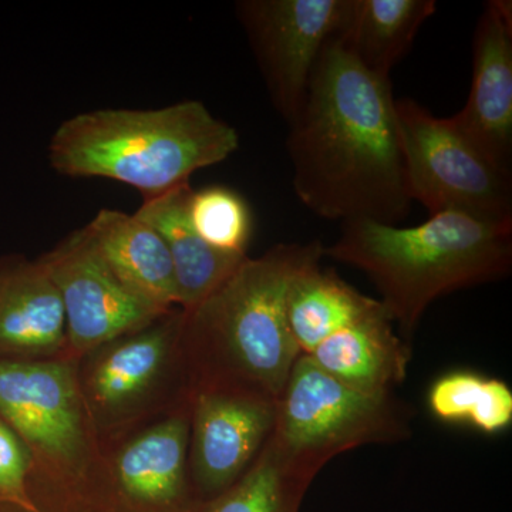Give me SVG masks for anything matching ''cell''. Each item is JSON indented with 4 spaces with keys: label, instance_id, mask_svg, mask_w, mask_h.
<instances>
[{
    "label": "cell",
    "instance_id": "cell-14",
    "mask_svg": "<svg viewBox=\"0 0 512 512\" xmlns=\"http://www.w3.org/2000/svg\"><path fill=\"white\" fill-rule=\"evenodd\" d=\"M69 356L60 293L37 261L0 266V357Z\"/></svg>",
    "mask_w": 512,
    "mask_h": 512
},
{
    "label": "cell",
    "instance_id": "cell-22",
    "mask_svg": "<svg viewBox=\"0 0 512 512\" xmlns=\"http://www.w3.org/2000/svg\"><path fill=\"white\" fill-rule=\"evenodd\" d=\"M187 212L191 227L211 248L229 255H247L252 215L238 192L222 185L191 190Z\"/></svg>",
    "mask_w": 512,
    "mask_h": 512
},
{
    "label": "cell",
    "instance_id": "cell-9",
    "mask_svg": "<svg viewBox=\"0 0 512 512\" xmlns=\"http://www.w3.org/2000/svg\"><path fill=\"white\" fill-rule=\"evenodd\" d=\"M39 262L62 298L67 350L74 359L82 360L168 313L148 305L121 284L84 228L64 238Z\"/></svg>",
    "mask_w": 512,
    "mask_h": 512
},
{
    "label": "cell",
    "instance_id": "cell-4",
    "mask_svg": "<svg viewBox=\"0 0 512 512\" xmlns=\"http://www.w3.org/2000/svg\"><path fill=\"white\" fill-rule=\"evenodd\" d=\"M239 148L234 127L198 100L160 109H100L64 120L49 143V163L64 177L106 178L158 197Z\"/></svg>",
    "mask_w": 512,
    "mask_h": 512
},
{
    "label": "cell",
    "instance_id": "cell-13",
    "mask_svg": "<svg viewBox=\"0 0 512 512\" xmlns=\"http://www.w3.org/2000/svg\"><path fill=\"white\" fill-rule=\"evenodd\" d=\"M457 127L501 170L512 174V6L485 5L473 39V79Z\"/></svg>",
    "mask_w": 512,
    "mask_h": 512
},
{
    "label": "cell",
    "instance_id": "cell-15",
    "mask_svg": "<svg viewBox=\"0 0 512 512\" xmlns=\"http://www.w3.org/2000/svg\"><path fill=\"white\" fill-rule=\"evenodd\" d=\"M382 302L372 312L333 333L309 353L312 362L346 386L390 394L406 380L412 346L394 332Z\"/></svg>",
    "mask_w": 512,
    "mask_h": 512
},
{
    "label": "cell",
    "instance_id": "cell-18",
    "mask_svg": "<svg viewBox=\"0 0 512 512\" xmlns=\"http://www.w3.org/2000/svg\"><path fill=\"white\" fill-rule=\"evenodd\" d=\"M436 10L434 0H350L338 40L370 72L390 77Z\"/></svg>",
    "mask_w": 512,
    "mask_h": 512
},
{
    "label": "cell",
    "instance_id": "cell-6",
    "mask_svg": "<svg viewBox=\"0 0 512 512\" xmlns=\"http://www.w3.org/2000/svg\"><path fill=\"white\" fill-rule=\"evenodd\" d=\"M412 417L393 393L360 392L301 355L279 397L271 437L286 460L316 477L346 451L409 439Z\"/></svg>",
    "mask_w": 512,
    "mask_h": 512
},
{
    "label": "cell",
    "instance_id": "cell-10",
    "mask_svg": "<svg viewBox=\"0 0 512 512\" xmlns=\"http://www.w3.org/2000/svg\"><path fill=\"white\" fill-rule=\"evenodd\" d=\"M188 470L198 504L244 476L275 429L278 400L231 386L192 387Z\"/></svg>",
    "mask_w": 512,
    "mask_h": 512
},
{
    "label": "cell",
    "instance_id": "cell-12",
    "mask_svg": "<svg viewBox=\"0 0 512 512\" xmlns=\"http://www.w3.org/2000/svg\"><path fill=\"white\" fill-rule=\"evenodd\" d=\"M183 328L184 311L175 308L86 356L80 386L97 436L133 419L156 393L174 360L184 356Z\"/></svg>",
    "mask_w": 512,
    "mask_h": 512
},
{
    "label": "cell",
    "instance_id": "cell-5",
    "mask_svg": "<svg viewBox=\"0 0 512 512\" xmlns=\"http://www.w3.org/2000/svg\"><path fill=\"white\" fill-rule=\"evenodd\" d=\"M80 360L0 357V420L28 447L33 470L92 503L104 458L82 386Z\"/></svg>",
    "mask_w": 512,
    "mask_h": 512
},
{
    "label": "cell",
    "instance_id": "cell-23",
    "mask_svg": "<svg viewBox=\"0 0 512 512\" xmlns=\"http://www.w3.org/2000/svg\"><path fill=\"white\" fill-rule=\"evenodd\" d=\"M33 458L18 434L0 420V498L25 508H35L29 480Z\"/></svg>",
    "mask_w": 512,
    "mask_h": 512
},
{
    "label": "cell",
    "instance_id": "cell-16",
    "mask_svg": "<svg viewBox=\"0 0 512 512\" xmlns=\"http://www.w3.org/2000/svg\"><path fill=\"white\" fill-rule=\"evenodd\" d=\"M117 279L160 312L178 306L173 262L156 229L136 214L104 208L84 227Z\"/></svg>",
    "mask_w": 512,
    "mask_h": 512
},
{
    "label": "cell",
    "instance_id": "cell-19",
    "mask_svg": "<svg viewBox=\"0 0 512 512\" xmlns=\"http://www.w3.org/2000/svg\"><path fill=\"white\" fill-rule=\"evenodd\" d=\"M379 299L363 295L335 272H325L320 261L301 269L286 292V319L302 355L350 323L372 312Z\"/></svg>",
    "mask_w": 512,
    "mask_h": 512
},
{
    "label": "cell",
    "instance_id": "cell-24",
    "mask_svg": "<svg viewBox=\"0 0 512 512\" xmlns=\"http://www.w3.org/2000/svg\"><path fill=\"white\" fill-rule=\"evenodd\" d=\"M30 494L35 508L20 507L0 498V512H97L92 505L32 470Z\"/></svg>",
    "mask_w": 512,
    "mask_h": 512
},
{
    "label": "cell",
    "instance_id": "cell-3",
    "mask_svg": "<svg viewBox=\"0 0 512 512\" xmlns=\"http://www.w3.org/2000/svg\"><path fill=\"white\" fill-rule=\"evenodd\" d=\"M322 244H279L238 266L204 302L184 311L190 389L231 386L279 400L301 349L286 319L293 276L323 256Z\"/></svg>",
    "mask_w": 512,
    "mask_h": 512
},
{
    "label": "cell",
    "instance_id": "cell-20",
    "mask_svg": "<svg viewBox=\"0 0 512 512\" xmlns=\"http://www.w3.org/2000/svg\"><path fill=\"white\" fill-rule=\"evenodd\" d=\"M313 478L286 460L269 437L244 476L195 512H299Z\"/></svg>",
    "mask_w": 512,
    "mask_h": 512
},
{
    "label": "cell",
    "instance_id": "cell-17",
    "mask_svg": "<svg viewBox=\"0 0 512 512\" xmlns=\"http://www.w3.org/2000/svg\"><path fill=\"white\" fill-rule=\"evenodd\" d=\"M191 185L184 184L144 200L134 214L151 225L165 242L173 262L178 306L191 311L217 291L248 255H229L202 241L188 220Z\"/></svg>",
    "mask_w": 512,
    "mask_h": 512
},
{
    "label": "cell",
    "instance_id": "cell-7",
    "mask_svg": "<svg viewBox=\"0 0 512 512\" xmlns=\"http://www.w3.org/2000/svg\"><path fill=\"white\" fill-rule=\"evenodd\" d=\"M397 134L412 201L430 215L460 212L512 222V174L501 170L457 127L412 99L396 100Z\"/></svg>",
    "mask_w": 512,
    "mask_h": 512
},
{
    "label": "cell",
    "instance_id": "cell-21",
    "mask_svg": "<svg viewBox=\"0 0 512 512\" xmlns=\"http://www.w3.org/2000/svg\"><path fill=\"white\" fill-rule=\"evenodd\" d=\"M431 413L447 423H468L484 434H498L512 423V390L500 379L456 370L431 384Z\"/></svg>",
    "mask_w": 512,
    "mask_h": 512
},
{
    "label": "cell",
    "instance_id": "cell-11",
    "mask_svg": "<svg viewBox=\"0 0 512 512\" xmlns=\"http://www.w3.org/2000/svg\"><path fill=\"white\" fill-rule=\"evenodd\" d=\"M190 399L104 460L92 507L97 512H195L188 450Z\"/></svg>",
    "mask_w": 512,
    "mask_h": 512
},
{
    "label": "cell",
    "instance_id": "cell-1",
    "mask_svg": "<svg viewBox=\"0 0 512 512\" xmlns=\"http://www.w3.org/2000/svg\"><path fill=\"white\" fill-rule=\"evenodd\" d=\"M288 126L293 188L313 214L392 225L409 215L392 82L366 69L338 37L323 50Z\"/></svg>",
    "mask_w": 512,
    "mask_h": 512
},
{
    "label": "cell",
    "instance_id": "cell-2",
    "mask_svg": "<svg viewBox=\"0 0 512 512\" xmlns=\"http://www.w3.org/2000/svg\"><path fill=\"white\" fill-rule=\"evenodd\" d=\"M325 255L370 279L400 338L410 343L436 299L510 275L512 222L460 212L430 215L416 227L346 221Z\"/></svg>",
    "mask_w": 512,
    "mask_h": 512
},
{
    "label": "cell",
    "instance_id": "cell-8",
    "mask_svg": "<svg viewBox=\"0 0 512 512\" xmlns=\"http://www.w3.org/2000/svg\"><path fill=\"white\" fill-rule=\"evenodd\" d=\"M350 0H242L239 22L272 104L286 123L301 113L326 46L339 36Z\"/></svg>",
    "mask_w": 512,
    "mask_h": 512
}]
</instances>
